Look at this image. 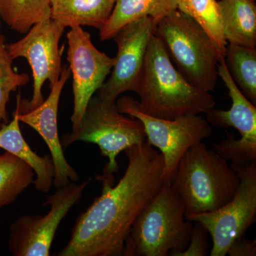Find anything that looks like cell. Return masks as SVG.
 Returning <instances> with one entry per match:
<instances>
[{"mask_svg": "<svg viewBox=\"0 0 256 256\" xmlns=\"http://www.w3.org/2000/svg\"><path fill=\"white\" fill-rule=\"evenodd\" d=\"M78 141L92 143L98 146L101 156L108 162L98 180L114 182V174L118 172L117 158L122 152L136 144L146 142L144 126L136 118L121 114L114 101L104 100L97 95L89 101L78 130L74 136L66 134L62 146H69Z\"/></svg>", "mask_w": 256, "mask_h": 256, "instance_id": "cell-6", "label": "cell"}, {"mask_svg": "<svg viewBox=\"0 0 256 256\" xmlns=\"http://www.w3.org/2000/svg\"><path fill=\"white\" fill-rule=\"evenodd\" d=\"M34 178V172L28 163L0 149V208L14 203Z\"/></svg>", "mask_w": 256, "mask_h": 256, "instance_id": "cell-19", "label": "cell"}, {"mask_svg": "<svg viewBox=\"0 0 256 256\" xmlns=\"http://www.w3.org/2000/svg\"><path fill=\"white\" fill-rule=\"evenodd\" d=\"M5 37H0V128L10 122L8 104L12 92L26 85L30 77L28 74L15 72L13 60L10 56L5 46Z\"/></svg>", "mask_w": 256, "mask_h": 256, "instance_id": "cell-23", "label": "cell"}, {"mask_svg": "<svg viewBox=\"0 0 256 256\" xmlns=\"http://www.w3.org/2000/svg\"><path fill=\"white\" fill-rule=\"evenodd\" d=\"M154 34L188 82L204 92L214 90L218 78V65L225 58L193 18L176 9L158 23Z\"/></svg>", "mask_w": 256, "mask_h": 256, "instance_id": "cell-5", "label": "cell"}, {"mask_svg": "<svg viewBox=\"0 0 256 256\" xmlns=\"http://www.w3.org/2000/svg\"><path fill=\"white\" fill-rule=\"evenodd\" d=\"M252 1H255V0H252Z\"/></svg>", "mask_w": 256, "mask_h": 256, "instance_id": "cell-27", "label": "cell"}, {"mask_svg": "<svg viewBox=\"0 0 256 256\" xmlns=\"http://www.w3.org/2000/svg\"><path fill=\"white\" fill-rule=\"evenodd\" d=\"M116 0H50V20L64 28L90 26L99 31L108 21Z\"/></svg>", "mask_w": 256, "mask_h": 256, "instance_id": "cell-16", "label": "cell"}, {"mask_svg": "<svg viewBox=\"0 0 256 256\" xmlns=\"http://www.w3.org/2000/svg\"><path fill=\"white\" fill-rule=\"evenodd\" d=\"M193 224L181 200L164 182L128 234L124 256H176L188 246Z\"/></svg>", "mask_w": 256, "mask_h": 256, "instance_id": "cell-4", "label": "cell"}, {"mask_svg": "<svg viewBox=\"0 0 256 256\" xmlns=\"http://www.w3.org/2000/svg\"><path fill=\"white\" fill-rule=\"evenodd\" d=\"M154 28L152 18L146 16L131 22L116 33L112 38L118 46L114 66L110 77L96 95L104 100L116 102L124 92H134Z\"/></svg>", "mask_w": 256, "mask_h": 256, "instance_id": "cell-13", "label": "cell"}, {"mask_svg": "<svg viewBox=\"0 0 256 256\" xmlns=\"http://www.w3.org/2000/svg\"><path fill=\"white\" fill-rule=\"evenodd\" d=\"M134 92L139 96L141 111L156 118L206 114L216 105L210 92L196 88L178 72L154 34L150 40Z\"/></svg>", "mask_w": 256, "mask_h": 256, "instance_id": "cell-2", "label": "cell"}, {"mask_svg": "<svg viewBox=\"0 0 256 256\" xmlns=\"http://www.w3.org/2000/svg\"><path fill=\"white\" fill-rule=\"evenodd\" d=\"M50 18V0H0V20L21 34Z\"/></svg>", "mask_w": 256, "mask_h": 256, "instance_id": "cell-20", "label": "cell"}, {"mask_svg": "<svg viewBox=\"0 0 256 256\" xmlns=\"http://www.w3.org/2000/svg\"><path fill=\"white\" fill-rule=\"evenodd\" d=\"M70 76V69L66 66H63L60 79L50 88V95L46 100L36 108L18 114L20 122L28 124L34 130L48 146L54 166V186L56 188L66 186L70 182H77L79 178L78 173L66 158L58 136L60 98Z\"/></svg>", "mask_w": 256, "mask_h": 256, "instance_id": "cell-14", "label": "cell"}, {"mask_svg": "<svg viewBox=\"0 0 256 256\" xmlns=\"http://www.w3.org/2000/svg\"><path fill=\"white\" fill-rule=\"evenodd\" d=\"M21 94L16 95V105L13 118L0 128V149L8 152L31 166L34 172V185L36 191L48 193L54 185V166L50 156H40L30 148L24 138L18 114Z\"/></svg>", "mask_w": 256, "mask_h": 256, "instance_id": "cell-15", "label": "cell"}, {"mask_svg": "<svg viewBox=\"0 0 256 256\" xmlns=\"http://www.w3.org/2000/svg\"><path fill=\"white\" fill-rule=\"evenodd\" d=\"M208 232L204 226L195 222L192 226L188 246L176 256H206L208 254Z\"/></svg>", "mask_w": 256, "mask_h": 256, "instance_id": "cell-24", "label": "cell"}, {"mask_svg": "<svg viewBox=\"0 0 256 256\" xmlns=\"http://www.w3.org/2000/svg\"><path fill=\"white\" fill-rule=\"evenodd\" d=\"M225 62L240 92L256 106V48L227 45Z\"/></svg>", "mask_w": 256, "mask_h": 256, "instance_id": "cell-21", "label": "cell"}, {"mask_svg": "<svg viewBox=\"0 0 256 256\" xmlns=\"http://www.w3.org/2000/svg\"><path fill=\"white\" fill-rule=\"evenodd\" d=\"M65 30L50 18L34 25L18 41L5 44L12 60L24 58L32 68L33 92L31 100H21V112L41 105L44 100L42 92L44 84L48 82L50 88L60 79L65 47L64 45L60 46V42Z\"/></svg>", "mask_w": 256, "mask_h": 256, "instance_id": "cell-9", "label": "cell"}, {"mask_svg": "<svg viewBox=\"0 0 256 256\" xmlns=\"http://www.w3.org/2000/svg\"><path fill=\"white\" fill-rule=\"evenodd\" d=\"M116 102L121 114L142 122L146 142L158 148L163 156V176L166 182L171 183L178 162L186 152L212 134L210 124L200 114H190L174 120L160 119L142 112L138 101L130 96L118 98Z\"/></svg>", "mask_w": 256, "mask_h": 256, "instance_id": "cell-7", "label": "cell"}, {"mask_svg": "<svg viewBox=\"0 0 256 256\" xmlns=\"http://www.w3.org/2000/svg\"><path fill=\"white\" fill-rule=\"evenodd\" d=\"M170 184L186 216L224 206L236 192L239 178L226 160L200 142L184 154Z\"/></svg>", "mask_w": 256, "mask_h": 256, "instance_id": "cell-3", "label": "cell"}, {"mask_svg": "<svg viewBox=\"0 0 256 256\" xmlns=\"http://www.w3.org/2000/svg\"><path fill=\"white\" fill-rule=\"evenodd\" d=\"M222 28L229 44L256 48V5L252 0H220Z\"/></svg>", "mask_w": 256, "mask_h": 256, "instance_id": "cell-18", "label": "cell"}, {"mask_svg": "<svg viewBox=\"0 0 256 256\" xmlns=\"http://www.w3.org/2000/svg\"><path fill=\"white\" fill-rule=\"evenodd\" d=\"M66 38V60L73 77L74 95L72 131L69 134L74 136L78 130L89 101L110 74L114 58L98 50L90 33L82 26L70 28Z\"/></svg>", "mask_w": 256, "mask_h": 256, "instance_id": "cell-12", "label": "cell"}, {"mask_svg": "<svg viewBox=\"0 0 256 256\" xmlns=\"http://www.w3.org/2000/svg\"><path fill=\"white\" fill-rule=\"evenodd\" d=\"M1 28H2V22H1V20H0V37L2 36L3 34H1Z\"/></svg>", "mask_w": 256, "mask_h": 256, "instance_id": "cell-26", "label": "cell"}, {"mask_svg": "<svg viewBox=\"0 0 256 256\" xmlns=\"http://www.w3.org/2000/svg\"><path fill=\"white\" fill-rule=\"evenodd\" d=\"M128 160L118 183L100 180L102 190L80 214L58 256H121L130 230L164 182V160L146 142L124 151Z\"/></svg>", "mask_w": 256, "mask_h": 256, "instance_id": "cell-1", "label": "cell"}, {"mask_svg": "<svg viewBox=\"0 0 256 256\" xmlns=\"http://www.w3.org/2000/svg\"><path fill=\"white\" fill-rule=\"evenodd\" d=\"M229 256H256V240L242 236L232 242L227 252Z\"/></svg>", "mask_w": 256, "mask_h": 256, "instance_id": "cell-25", "label": "cell"}, {"mask_svg": "<svg viewBox=\"0 0 256 256\" xmlns=\"http://www.w3.org/2000/svg\"><path fill=\"white\" fill-rule=\"evenodd\" d=\"M232 166V165H230ZM239 178L233 198L218 210L185 216L198 222L212 238L210 256H225L232 242L244 236L256 220V161L246 166H232Z\"/></svg>", "mask_w": 256, "mask_h": 256, "instance_id": "cell-8", "label": "cell"}, {"mask_svg": "<svg viewBox=\"0 0 256 256\" xmlns=\"http://www.w3.org/2000/svg\"><path fill=\"white\" fill-rule=\"evenodd\" d=\"M218 75L228 89L232 106L228 110L212 109L206 114V120L216 128H235L240 138L236 140L232 133H228L226 139L214 144V150L232 166H246L256 161V106L234 82L225 60L218 64Z\"/></svg>", "mask_w": 256, "mask_h": 256, "instance_id": "cell-11", "label": "cell"}, {"mask_svg": "<svg viewBox=\"0 0 256 256\" xmlns=\"http://www.w3.org/2000/svg\"><path fill=\"white\" fill-rule=\"evenodd\" d=\"M89 180L57 188L47 196L44 206L50 205L46 214H25L16 218L10 227L8 250L14 256H48L56 233L69 210L82 198Z\"/></svg>", "mask_w": 256, "mask_h": 256, "instance_id": "cell-10", "label": "cell"}, {"mask_svg": "<svg viewBox=\"0 0 256 256\" xmlns=\"http://www.w3.org/2000/svg\"><path fill=\"white\" fill-rule=\"evenodd\" d=\"M178 10L193 18L206 32L225 58L228 43L224 35L218 1L178 0Z\"/></svg>", "mask_w": 256, "mask_h": 256, "instance_id": "cell-22", "label": "cell"}, {"mask_svg": "<svg viewBox=\"0 0 256 256\" xmlns=\"http://www.w3.org/2000/svg\"><path fill=\"white\" fill-rule=\"evenodd\" d=\"M176 9L178 0H116L108 21L99 31L100 41L111 40L120 28L138 18L148 16L156 26Z\"/></svg>", "mask_w": 256, "mask_h": 256, "instance_id": "cell-17", "label": "cell"}]
</instances>
